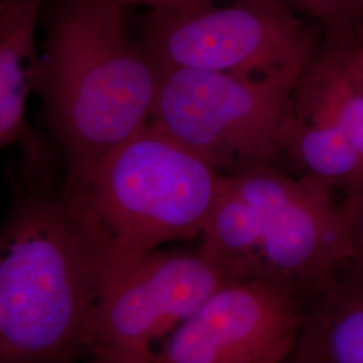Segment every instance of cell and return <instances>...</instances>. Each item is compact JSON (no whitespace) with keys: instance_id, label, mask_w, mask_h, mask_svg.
I'll return each mask as SVG.
<instances>
[{"instance_id":"obj_4","label":"cell","mask_w":363,"mask_h":363,"mask_svg":"<svg viewBox=\"0 0 363 363\" xmlns=\"http://www.w3.org/2000/svg\"><path fill=\"white\" fill-rule=\"evenodd\" d=\"M286 0H234L181 11H148L140 42L160 69L261 78L296 88L322 27Z\"/></svg>"},{"instance_id":"obj_1","label":"cell","mask_w":363,"mask_h":363,"mask_svg":"<svg viewBox=\"0 0 363 363\" xmlns=\"http://www.w3.org/2000/svg\"><path fill=\"white\" fill-rule=\"evenodd\" d=\"M118 0H52L35 88L66 178L151 123L159 69Z\"/></svg>"},{"instance_id":"obj_16","label":"cell","mask_w":363,"mask_h":363,"mask_svg":"<svg viewBox=\"0 0 363 363\" xmlns=\"http://www.w3.org/2000/svg\"><path fill=\"white\" fill-rule=\"evenodd\" d=\"M124 7L142 6L148 11H181L214 3V0H118Z\"/></svg>"},{"instance_id":"obj_17","label":"cell","mask_w":363,"mask_h":363,"mask_svg":"<svg viewBox=\"0 0 363 363\" xmlns=\"http://www.w3.org/2000/svg\"><path fill=\"white\" fill-rule=\"evenodd\" d=\"M288 363H310V362H307V361H306V359H303V358H298V357H296V355H294V357H292V359H291V361H289V362Z\"/></svg>"},{"instance_id":"obj_9","label":"cell","mask_w":363,"mask_h":363,"mask_svg":"<svg viewBox=\"0 0 363 363\" xmlns=\"http://www.w3.org/2000/svg\"><path fill=\"white\" fill-rule=\"evenodd\" d=\"M50 0L0 3V145L18 147L26 167V184H49L50 151L27 118V100L35 88L39 57L35 31Z\"/></svg>"},{"instance_id":"obj_8","label":"cell","mask_w":363,"mask_h":363,"mask_svg":"<svg viewBox=\"0 0 363 363\" xmlns=\"http://www.w3.org/2000/svg\"><path fill=\"white\" fill-rule=\"evenodd\" d=\"M308 300L269 279L229 281L159 343L151 363H288Z\"/></svg>"},{"instance_id":"obj_3","label":"cell","mask_w":363,"mask_h":363,"mask_svg":"<svg viewBox=\"0 0 363 363\" xmlns=\"http://www.w3.org/2000/svg\"><path fill=\"white\" fill-rule=\"evenodd\" d=\"M103 286L61 191H19L0 232V363H77L86 357Z\"/></svg>"},{"instance_id":"obj_6","label":"cell","mask_w":363,"mask_h":363,"mask_svg":"<svg viewBox=\"0 0 363 363\" xmlns=\"http://www.w3.org/2000/svg\"><path fill=\"white\" fill-rule=\"evenodd\" d=\"M232 281L201 249H155L105 281L91 315V363H151L159 343Z\"/></svg>"},{"instance_id":"obj_13","label":"cell","mask_w":363,"mask_h":363,"mask_svg":"<svg viewBox=\"0 0 363 363\" xmlns=\"http://www.w3.org/2000/svg\"><path fill=\"white\" fill-rule=\"evenodd\" d=\"M298 11L322 30L339 28L363 19V0H298Z\"/></svg>"},{"instance_id":"obj_15","label":"cell","mask_w":363,"mask_h":363,"mask_svg":"<svg viewBox=\"0 0 363 363\" xmlns=\"http://www.w3.org/2000/svg\"><path fill=\"white\" fill-rule=\"evenodd\" d=\"M328 30L340 39L351 69L363 88V19L349 26Z\"/></svg>"},{"instance_id":"obj_2","label":"cell","mask_w":363,"mask_h":363,"mask_svg":"<svg viewBox=\"0 0 363 363\" xmlns=\"http://www.w3.org/2000/svg\"><path fill=\"white\" fill-rule=\"evenodd\" d=\"M220 179L151 121L84 174L65 178L61 194L105 284L164 244L201 237Z\"/></svg>"},{"instance_id":"obj_5","label":"cell","mask_w":363,"mask_h":363,"mask_svg":"<svg viewBox=\"0 0 363 363\" xmlns=\"http://www.w3.org/2000/svg\"><path fill=\"white\" fill-rule=\"evenodd\" d=\"M159 69L151 121L222 175L276 164L295 86L195 69Z\"/></svg>"},{"instance_id":"obj_10","label":"cell","mask_w":363,"mask_h":363,"mask_svg":"<svg viewBox=\"0 0 363 363\" xmlns=\"http://www.w3.org/2000/svg\"><path fill=\"white\" fill-rule=\"evenodd\" d=\"M294 115L330 123L342 130L363 157V88L343 45L323 30L294 91Z\"/></svg>"},{"instance_id":"obj_14","label":"cell","mask_w":363,"mask_h":363,"mask_svg":"<svg viewBox=\"0 0 363 363\" xmlns=\"http://www.w3.org/2000/svg\"><path fill=\"white\" fill-rule=\"evenodd\" d=\"M340 208L349 247L347 265L363 273V187L346 194Z\"/></svg>"},{"instance_id":"obj_7","label":"cell","mask_w":363,"mask_h":363,"mask_svg":"<svg viewBox=\"0 0 363 363\" xmlns=\"http://www.w3.org/2000/svg\"><path fill=\"white\" fill-rule=\"evenodd\" d=\"M229 177L256 211L259 279L294 286L311 298L347 265V237L334 189L277 164Z\"/></svg>"},{"instance_id":"obj_18","label":"cell","mask_w":363,"mask_h":363,"mask_svg":"<svg viewBox=\"0 0 363 363\" xmlns=\"http://www.w3.org/2000/svg\"><path fill=\"white\" fill-rule=\"evenodd\" d=\"M286 1H288L292 7H295L298 10V0H286Z\"/></svg>"},{"instance_id":"obj_12","label":"cell","mask_w":363,"mask_h":363,"mask_svg":"<svg viewBox=\"0 0 363 363\" xmlns=\"http://www.w3.org/2000/svg\"><path fill=\"white\" fill-rule=\"evenodd\" d=\"M281 156L301 177L325 183L346 194L363 187V157L335 125L292 115L283 139Z\"/></svg>"},{"instance_id":"obj_11","label":"cell","mask_w":363,"mask_h":363,"mask_svg":"<svg viewBox=\"0 0 363 363\" xmlns=\"http://www.w3.org/2000/svg\"><path fill=\"white\" fill-rule=\"evenodd\" d=\"M295 355L310 363H363V273L345 265L308 300Z\"/></svg>"}]
</instances>
